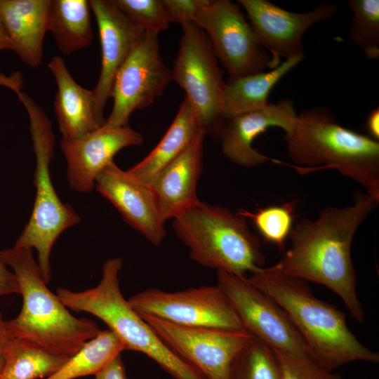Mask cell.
I'll list each match as a JSON object with an SVG mask.
<instances>
[{
  "label": "cell",
  "instance_id": "cell-18",
  "mask_svg": "<svg viewBox=\"0 0 379 379\" xmlns=\"http://www.w3.org/2000/svg\"><path fill=\"white\" fill-rule=\"evenodd\" d=\"M296 116L293 101L283 99L259 110L225 119L217 134L222 154L242 167L252 168L265 163L270 158L253 147V140L270 127H278L287 133Z\"/></svg>",
  "mask_w": 379,
  "mask_h": 379
},
{
  "label": "cell",
  "instance_id": "cell-31",
  "mask_svg": "<svg viewBox=\"0 0 379 379\" xmlns=\"http://www.w3.org/2000/svg\"><path fill=\"white\" fill-rule=\"evenodd\" d=\"M274 352L279 363L281 379H342L340 374L324 368L311 359Z\"/></svg>",
  "mask_w": 379,
  "mask_h": 379
},
{
  "label": "cell",
  "instance_id": "cell-27",
  "mask_svg": "<svg viewBox=\"0 0 379 379\" xmlns=\"http://www.w3.org/2000/svg\"><path fill=\"white\" fill-rule=\"evenodd\" d=\"M352 13L350 27L352 42L362 49L367 58L379 57V1L349 0Z\"/></svg>",
  "mask_w": 379,
  "mask_h": 379
},
{
  "label": "cell",
  "instance_id": "cell-1",
  "mask_svg": "<svg viewBox=\"0 0 379 379\" xmlns=\"http://www.w3.org/2000/svg\"><path fill=\"white\" fill-rule=\"evenodd\" d=\"M378 204L366 192H358L351 205L326 206L314 220H300L290 232V246L273 266L326 287L340 298L354 320L364 322L351 246L360 225Z\"/></svg>",
  "mask_w": 379,
  "mask_h": 379
},
{
  "label": "cell",
  "instance_id": "cell-10",
  "mask_svg": "<svg viewBox=\"0 0 379 379\" xmlns=\"http://www.w3.org/2000/svg\"><path fill=\"white\" fill-rule=\"evenodd\" d=\"M127 300L138 315L151 316L179 326L244 329L218 285L173 292L152 288L134 294Z\"/></svg>",
  "mask_w": 379,
  "mask_h": 379
},
{
  "label": "cell",
  "instance_id": "cell-35",
  "mask_svg": "<svg viewBox=\"0 0 379 379\" xmlns=\"http://www.w3.org/2000/svg\"><path fill=\"white\" fill-rule=\"evenodd\" d=\"M366 130L371 138L379 140V108H375L368 114L366 123Z\"/></svg>",
  "mask_w": 379,
  "mask_h": 379
},
{
  "label": "cell",
  "instance_id": "cell-30",
  "mask_svg": "<svg viewBox=\"0 0 379 379\" xmlns=\"http://www.w3.org/2000/svg\"><path fill=\"white\" fill-rule=\"evenodd\" d=\"M118 8L146 33L159 34L170 22L163 0H114Z\"/></svg>",
  "mask_w": 379,
  "mask_h": 379
},
{
  "label": "cell",
  "instance_id": "cell-22",
  "mask_svg": "<svg viewBox=\"0 0 379 379\" xmlns=\"http://www.w3.org/2000/svg\"><path fill=\"white\" fill-rule=\"evenodd\" d=\"M201 129L204 128L194 107L185 98L159 143L142 161L127 170V173L140 183L149 186L156 175L187 147Z\"/></svg>",
  "mask_w": 379,
  "mask_h": 379
},
{
  "label": "cell",
  "instance_id": "cell-26",
  "mask_svg": "<svg viewBox=\"0 0 379 379\" xmlns=\"http://www.w3.org/2000/svg\"><path fill=\"white\" fill-rule=\"evenodd\" d=\"M67 359L9 336L0 379H44L54 373Z\"/></svg>",
  "mask_w": 379,
  "mask_h": 379
},
{
  "label": "cell",
  "instance_id": "cell-8",
  "mask_svg": "<svg viewBox=\"0 0 379 379\" xmlns=\"http://www.w3.org/2000/svg\"><path fill=\"white\" fill-rule=\"evenodd\" d=\"M182 26V34L171 70V80L186 93L206 133L218 134L225 117L222 72L213 46L194 22Z\"/></svg>",
  "mask_w": 379,
  "mask_h": 379
},
{
  "label": "cell",
  "instance_id": "cell-5",
  "mask_svg": "<svg viewBox=\"0 0 379 379\" xmlns=\"http://www.w3.org/2000/svg\"><path fill=\"white\" fill-rule=\"evenodd\" d=\"M172 227L202 266L246 277L265 264L258 237L238 211L200 201L173 218Z\"/></svg>",
  "mask_w": 379,
  "mask_h": 379
},
{
  "label": "cell",
  "instance_id": "cell-4",
  "mask_svg": "<svg viewBox=\"0 0 379 379\" xmlns=\"http://www.w3.org/2000/svg\"><path fill=\"white\" fill-rule=\"evenodd\" d=\"M32 248L0 251L4 263L16 276L22 297L18 315L6 321L9 336L26 340L53 354L69 358L100 331L86 318H77L43 280Z\"/></svg>",
  "mask_w": 379,
  "mask_h": 379
},
{
  "label": "cell",
  "instance_id": "cell-11",
  "mask_svg": "<svg viewBox=\"0 0 379 379\" xmlns=\"http://www.w3.org/2000/svg\"><path fill=\"white\" fill-rule=\"evenodd\" d=\"M225 293L243 328L274 352L314 360L304 340L281 307L246 277L217 271Z\"/></svg>",
  "mask_w": 379,
  "mask_h": 379
},
{
  "label": "cell",
  "instance_id": "cell-28",
  "mask_svg": "<svg viewBox=\"0 0 379 379\" xmlns=\"http://www.w3.org/2000/svg\"><path fill=\"white\" fill-rule=\"evenodd\" d=\"M295 203L259 208L253 213L241 209L238 213L251 220L265 241L284 250L293 228Z\"/></svg>",
  "mask_w": 379,
  "mask_h": 379
},
{
  "label": "cell",
  "instance_id": "cell-29",
  "mask_svg": "<svg viewBox=\"0 0 379 379\" xmlns=\"http://www.w3.org/2000/svg\"><path fill=\"white\" fill-rule=\"evenodd\" d=\"M231 379H281L274 352L255 338L234 362Z\"/></svg>",
  "mask_w": 379,
  "mask_h": 379
},
{
  "label": "cell",
  "instance_id": "cell-12",
  "mask_svg": "<svg viewBox=\"0 0 379 379\" xmlns=\"http://www.w3.org/2000/svg\"><path fill=\"white\" fill-rule=\"evenodd\" d=\"M139 316L206 379H231L234 362L255 339L245 329L187 327L148 315Z\"/></svg>",
  "mask_w": 379,
  "mask_h": 379
},
{
  "label": "cell",
  "instance_id": "cell-36",
  "mask_svg": "<svg viewBox=\"0 0 379 379\" xmlns=\"http://www.w3.org/2000/svg\"><path fill=\"white\" fill-rule=\"evenodd\" d=\"M8 338L9 335L6 327V320L4 319L0 312V376L4 366L6 348Z\"/></svg>",
  "mask_w": 379,
  "mask_h": 379
},
{
  "label": "cell",
  "instance_id": "cell-6",
  "mask_svg": "<svg viewBox=\"0 0 379 379\" xmlns=\"http://www.w3.org/2000/svg\"><path fill=\"white\" fill-rule=\"evenodd\" d=\"M121 268L120 258H109L103 264L97 286L83 291L63 288L60 299L68 309L88 312L102 320L122 340L126 350L145 354L174 379H206L131 307L119 287Z\"/></svg>",
  "mask_w": 379,
  "mask_h": 379
},
{
  "label": "cell",
  "instance_id": "cell-3",
  "mask_svg": "<svg viewBox=\"0 0 379 379\" xmlns=\"http://www.w3.org/2000/svg\"><path fill=\"white\" fill-rule=\"evenodd\" d=\"M286 150L302 172L332 168L360 184L379 202V142L341 126L327 108L297 114L285 133Z\"/></svg>",
  "mask_w": 379,
  "mask_h": 379
},
{
  "label": "cell",
  "instance_id": "cell-24",
  "mask_svg": "<svg viewBox=\"0 0 379 379\" xmlns=\"http://www.w3.org/2000/svg\"><path fill=\"white\" fill-rule=\"evenodd\" d=\"M91 5L86 0H51L48 32L65 55L89 46L94 38Z\"/></svg>",
  "mask_w": 379,
  "mask_h": 379
},
{
  "label": "cell",
  "instance_id": "cell-34",
  "mask_svg": "<svg viewBox=\"0 0 379 379\" xmlns=\"http://www.w3.org/2000/svg\"><path fill=\"white\" fill-rule=\"evenodd\" d=\"M94 376L95 379H128L121 354L117 356Z\"/></svg>",
  "mask_w": 379,
  "mask_h": 379
},
{
  "label": "cell",
  "instance_id": "cell-21",
  "mask_svg": "<svg viewBox=\"0 0 379 379\" xmlns=\"http://www.w3.org/2000/svg\"><path fill=\"white\" fill-rule=\"evenodd\" d=\"M48 67L57 84L54 108L62 138H80L102 127L96 116L92 90L73 79L62 58L53 56Z\"/></svg>",
  "mask_w": 379,
  "mask_h": 379
},
{
  "label": "cell",
  "instance_id": "cell-2",
  "mask_svg": "<svg viewBox=\"0 0 379 379\" xmlns=\"http://www.w3.org/2000/svg\"><path fill=\"white\" fill-rule=\"evenodd\" d=\"M246 279L286 312L314 361L324 368L333 371L352 362H379L378 353L350 329L345 313L317 298L307 282L274 266L260 267Z\"/></svg>",
  "mask_w": 379,
  "mask_h": 379
},
{
  "label": "cell",
  "instance_id": "cell-13",
  "mask_svg": "<svg viewBox=\"0 0 379 379\" xmlns=\"http://www.w3.org/2000/svg\"><path fill=\"white\" fill-rule=\"evenodd\" d=\"M157 34L146 33L117 72L110 98L113 107L104 126H128L133 112L152 105L171 80V70L164 64Z\"/></svg>",
  "mask_w": 379,
  "mask_h": 379
},
{
  "label": "cell",
  "instance_id": "cell-33",
  "mask_svg": "<svg viewBox=\"0 0 379 379\" xmlns=\"http://www.w3.org/2000/svg\"><path fill=\"white\" fill-rule=\"evenodd\" d=\"M20 291L16 276L8 269L0 255V297L12 293L20 294Z\"/></svg>",
  "mask_w": 379,
  "mask_h": 379
},
{
  "label": "cell",
  "instance_id": "cell-20",
  "mask_svg": "<svg viewBox=\"0 0 379 379\" xmlns=\"http://www.w3.org/2000/svg\"><path fill=\"white\" fill-rule=\"evenodd\" d=\"M51 4V0H0V20L12 51L30 67H38L43 60Z\"/></svg>",
  "mask_w": 379,
  "mask_h": 379
},
{
  "label": "cell",
  "instance_id": "cell-15",
  "mask_svg": "<svg viewBox=\"0 0 379 379\" xmlns=\"http://www.w3.org/2000/svg\"><path fill=\"white\" fill-rule=\"evenodd\" d=\"M89 1L99 30L102 55L100 73L92 92L96 116L103 126L104 109L110 98L114 77L146 32L128 18L114 0Z\"/></svg>",
  "mask_w": 379,
  "mask_h": 379
},
{
  "label": "cell",
  "instance_id": "cell-19",
  "mask_svg": "<svg viewBox=\"0 0 379 379\" xmlns=\"http://www.w3.org/2000/svg\"><path fill=\"white\" fill-rule=\"evenodd\" d=\"M200 130L187 147L154 178L152 190L161 215L166 222L197 204V184L203 168L206 135Z\"/></svg>",
  "mask_w": 379,
  "mask_h": 379
},
{
  "label": "cell",
  "instance_id": "cell-16",
  "mask_svg": "<svg viewBox=\"0 0 379 379\" xmlns=\"http://www.w3.org/2000/svg\"><path fill=\"white\" fill-rule=\"evenodd\" d=\"M142 134L128 126L98 130L74 140L62 138L60 149L67 161V179L77 192H90L98 175L121 149L142 144Z\"/></svg>",
  "mask_w": 379,
  "mask_h": 379
},
{
  "label": "cell",
  "instance_id": "cell-23",
  "mask_svg": "<svg viewBox=\"0 0 379 379\" xmlns=\"http://www.w3.org/2000/svg\"><path fill=\"white\" fill-rule=\"evenodd\" d=\"M305 59L304 53L281 62L274 69L237 79H227L222 95L225 118L259 110L268 104L274 86Z\"/></svg>",
  "mask_w": 379,
  "mask_h": 379
},
{
  "label": "cell",
  "instance_id": "cell-17",
  "mask_svg": "<svg viewBox=\"0 0 379 379\" xmlns=\"http://www.w3.org/2000/svg\"><path fill=\"white\" fill-rule=\"evenodd\" d=\"M95 187L149 243H162L166 235L165 221L149 186L136 181L113 161L98 175Z\"/></svg>",
  "mask_w": 379,
  "mask_h": 379
},
{
  "label": "cell",
  "instance_id": "cell-9",
  "mask_svg": "<svg viewBox=\"0 0 379 379\" xmlns=\"http://www.w3.org/2000/svg\"><path fill=\"white\" fill-rule=\"evenodd\" d=\"M194 22L207 35L215 55L229 74L237 79L272 69L271 56L260 44L238 4L208 0Z\"/></svg>",
  "mask_w": 379,
  "mask_h": 379
},
{
  "label": "cell",
  "instance_id": "cell-14",
  "mask_svg": "<svg viewBox=\"0 0 379 379\" xmlns=\"http://www.w3.org/2000/svg\"><path fill=\"white\" fill-rule=\"evenodd\" d=\"M260 44L271 56L272 69L302 53V37L313 25L331 19L335 4H323L306 13L285 10L267 0H239Z\"/></svg>",
  "mask_w": 379,
  "mask_h": 379
},
{
  "label": "cell",
  "instance_id": "cell-7",
  "mask_svg": "<svg viewBox=\"0 0 379 379\" xmlns=\"http://www.w3.org/2000/svg\"><path fill=\"white\" fill-rule=\"evenodd\" d=\"M13 90L25 106L36 159V197L29 219L14 247L35 249L41 277L48 284L51 272L50 255L58 237L78 224L81 218L74 209L62 202L51 181L50 164L54 157L55 135L50 119L41 107L18 86Z\"/></svg>",
  "mask_w": 379,
  "mask_h": 379
},
{
  "label": "cell",
  "instance_id": "cell-32",
  "mask_svg": "<svg viewBox=\"0 0 379 379\" xmlns=\"http://www.w3.org/2000/svg\"><path fill=\"white\" fill-rule=\"evenodd\" d=\"M170 22L182 25L194 22L197 13L208 0H163Z\"/></svg>",
  "mask_w": 379,
  "mask_h": 379
},
{
  "label": "cell",
  "instance_id": "cell-25",
  "mask_svg": "<svg viewBox=\"0 0 379 379\" xmlns=\"http://www.w3.org/2000/svg\"><path fill=\"white\" fill-rule=\"evenodd\" d=\"M126 350L118 335L110 329L100 330L51 375L44 379H75L95 375Z\"/></svg>",
  "mask_w": 379,
  "mask_h": 379
},
{
  "label": "cell",
  "instance_id": "cell-37",
  "mask_svg": "<svg viewBox=\"0 0 379 379\" xmlns=\"http://www.w3.org/2000/svg\"><path fill=\"white\" fill-rule=\"evenodd\" d=\"M13 44L11 39L8 35L3 23L0 20V51L4 50H11Z\"/></svg>",
  "mask_w": 379,
  "mask_h": 379
}]
</instances>
